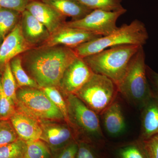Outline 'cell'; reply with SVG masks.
I'll return each mask as SVG.
<instances>
[{"mask_svg":"<svg viewBox=\"0 0 158 158\" xmlns=\"http://www.w3.org/2000/svg\"><path fill=\"white\" fill-rule=\"evenodd\" d=\"M20 56L25 70L40 88H59L65 69L78 57L73 49L62 45L33 48Z\"/></svg>","mask_w":158,"mask_h":158,"instance_id":"obj_1","label":"cell"},{"mask_svg":"<svg viewBox=\"0 0 158 158\" xmlns=\"http://www.w3.org/2000/svg\"><path fill=\"white\" fill-rule=\"evenodd\" d=\"M141 47L133 44L117 46L83 59L94 73L108 77L118 86L126 73L131 60Z\"/></svg>","mask_w":158,"mask_h":158,"instance_id":"obj_2","label":"cell"},{"mask_svg":"<svg viewBox=\"0 0 158 158\" xmlns=\"http://www.w3.org/2000/svg\"><path fill=\"white\" fill-rule=\"evenodd\" d=\"M148 37L144 24L136 19L118 27L109 35L85 43L73 49L78 56L83 58L117 46L133 44L143 46Z\"/></svg>","mask_w":158,"mask_h":158,"instance_id":"obj_3","label":"cell"},{"mask_svg":"<svg viewBox=\"0 0 158 158\" xmlns=\"http://www.w3.org/2000/svg\"><path fill=\"white\" fill-rule=\"evenodd\" d=\"M143 46L133 57L127 71L117 86L118 92L135 106L142 107L153 95L147 75Z\"/></svg>","mask_w":158,"mask_h":158,"instance_id":"obj_4","label":"cell"},{"mask_svg":"<svg viewBox=\"0 0 158 158\" xmlns=\"http://www.w3.org/2000/svg\"><path fill=\"white\" fill-rule=\"evenodd\" d=\"M16 98V109L28 113L40 123L65 121L60 110L40 88H18Z\"/></svg>","mask_w":158,"mask_h":158,"instance_id":"obj_5","label":"cell"},{"mask_svg":"<svg viewBox=\"0 0 158 158\" xmlns=\"http://www.w3.org/2000/svg\"><path fill=\"white\" fill-rule=\"evenodd\" d=\"M65 96L69 124L77 138L82 136L87 140H99L103 137L98 115L91 110L74 94Z\"/></svg>","mask_w":158,"mask_h":158,"instance_id":"obj_6","label":"cell"},{"mask_svg":"<svg viewBox=\"0 0 158 158\" xmlns=\"http://www.w3.org/2000/svg\"><path fill=\"white\" fill-rule=\"evenodd\" d=\"M118 92L117 86L112 80L94 73L75 94L98 115H101L116 101Z\"/></svg>","mask_w":158,"mask_h":158,"instance_id":"obj_7","label":"cell"},{"mask_svg":"<svg viewBox=\"0 0 158 158\" xmlns=\"http://www.w3.org/2000/svg\"><path fill=\"white\" fill-rule=\"evenodd\" d=\"M126 11L125 9L117 11L93 10L81 19L66 22L64 25L100 36H106L118 28L116 26L117 20Z\"/></svg>","mask_w":158,"mask_h":158,"instance_id":"obj_8","label":"cell"},{"mask_svg":"<svg viewBox=\"0 0 158 158\" xmlns=\"http://www.w3.org/2000/svg\"><path fill=\"white\" fill-rule=\"evenodd\" d=\"M94 73L83 58L78 57L65 69L59 83V89L64 95L76 94Z\"/></svg>","mask_w":158,"mask_h":158,"instance_id":"obj_9","label":"cell"},{"mask_svg":"<svg viewBox=\"0 0 158 158\" xmlns=\"http://www.w3.org/2000/svg\"><path fill=\"white\" fill-rule=\"evenodd\" d=\"M41 139L52 149L57 150L74 141L77 138L73 128L65 121L40 123Z\"/></svg>","mask_w":158,"mask_h":158,"instance_id":"obj_10","label":"cell"},{"mask_svg":"<svg viewBox=\"0 0 158 158\" xmlns=\"http://www.w3.org/2000/svg\"><path fill=\"white\" fill-rule=\"evenodd\" d=\"M102 37L82 29L62 26L51 34L50 37L42 46L62 45L71 48L90 40Z\"/></svg>","mask_w":158,"mask_h":158,"instance_id":"obj_11","label":"cell"},{"mask_svg":"<svg viewBox=\"0 0 158 158\" xmlns=\"http://www.w3.org/2000/svg\"><path fill=\"white\" fill-rule=\"evenodd\" d=\"M26 10L42 23L51 34L64 25L66 17L41 0H32Z\"/></svg>","mask_w":158,"mask_h":158,"instance_id":"obj_12","label":"cell"},{"mask_svg":"<svg viewBox=\"0 0 158 158\" xmlns=\"http://www.w3.org/2000/svg\"><path fill=\"white\" fill-rule=\"evenodd\" d=\"M9 119L20 139L26 142L41 139L42 130L40 123L28 113L16 109Z\"/></svg>","mask_w":158,"mask_h":158,"instance_id":"obj_13","label":"cell"},{"mask_svg":"<svg viewBox=\"0 0 158 158\" xmlns=\"http://www.w3.org/2000/svg\"><path fill=\"white\" fill-rule=\"evenodd\" d=\"M20 23L24 39L32 48L42 46L50 37L45 26L27 10L22 13Z\"/></svg>","mask_w":158,"mask_h":158,"instance_id":"obj_14","label":"cell"},{"mask_svg":"<svg viewBox=\"0 0 158 158\" xmlns=\"http://www.w3.org/2000/svg\"><path fill=\"white\" fill-rule=\"evenodd\" d=\"M31 48L23 37L19 22L0 46V73L11 59Z\"/></svg>","mask_w":158,"mask_h":158,"instance_id":"obj_15","label":"cell"},{"mask_svg":"<svg viewBox=\"0 0 158 158\" xmlns=\"http://www.w3.org/2000/svg\"><path fill=\"white\" fill-rule=\"evenodd\" d=\"M141 109L140 139L144 141L158 135V96L153 94Z\"/></svg>","mask_w":158,"mask_h":158,"instance_id":"obj_16","label":"cell"},{"mask_svg":"<svg viewBox=\"0 0 158 158\" xmlns=\"http://www.w3.org/2000/svg\"><path fill=\"white\" fill-rule=\"evenodd\" d=\"M105 130L110 135L116 136L125 130L126 123L121 106L115 101L102 113Z\"/></svg>","mask_w":158,"mask_h":158,"instance_id":"obj_17","label":"cell"},{"mask_svg":"<svg viewBox=\"0 0 158 158\" xmlns=\"http://www.w3.org/2000/svg\"><path fill=\"white\" fill-rule=\"evenodd\" d=\"M41 1L52 7L65 17L71 18L72 21L81 19L92 11L76 0Z\"/></svg>","mask_w":158,"mask_h":158,"instance_id":"obj_18","label":"cell"},{"mask_svg":"<svg viewBox=\"0 0 158 158\" xmlns=\"http://www.w3.org/2000/svg\"><path fill=\"white\" fill-rule=\"evenodd\" d=\"M21 15L19 11L0 8V46L17 25Z\"/></svg>","mask_w":158,"mask_h":158,"instance_id":"obj_19","label":"cell"},{"mask_svg":"<svg viewBox=\"0 0 158 158\" xmlns=\"http://www.w3.org/2000/svg\"><path fill=\"white\" fill-rule=\"evenodd\" d=\"M9 64L11 72L16 81L18 88H40L37 82L31 77L25 70L23 66L20 55L11 59L9 62Z\"/></svg>","mask_w":158,"mask_h":158,"instance_id":"obj_20","label":"cell"},{"mask_svg":"<svg viewBox=\"0 0 158 158\" xmlns=\"http://www.w3.org/2000/svg\"><path fill=\"white\" fill-rule=\"evenodd\" d=\"M117 156L118 158H149L144 141L140 139L122 146Z\"/></svg>","mask_w":158,"mask_h":158,"instance_id":"obj_21","label":"cell"},{"mask_svg":"<svg viewBox=\"0 0 158 158\" xmlns=\"http://www.w3.org/2000/svg\"><path fill=\"white\" fill-rule=\"evenodd\" d=\"M2 85L6 96L16 106V91L18 86L10 68V64L6 65L2 73Z\"/></svg>","mask_w":158,"mask_h":158,"instance_id":"obj_22","label":"cell"},{"mask_svg":"<svg viewBox=\"0 0 158 158\" xmlns=\"http://www.w3.org/2000/svg\"><path fill=\"white\" fill-rule=\"evenodd\" d=\"M50 148L41 139L26 142L24 158H51Z\"/></svg>","mask_w":158,"mask_h":158,"instance_id":"obj_23","label":"cell"},{"mask_svg":"<svg viewBox=\"0 0 158 158\" xmlns=\"http://www.w3.org/2000/svg\"><path fill=\"white\" fill-rule=\"evenodd\" d=\"M40 88L48 97L51 101L60 110L64 116L65 121L69 124L67 105L65 97L64 98V94L59 88L56 87H47Z\"/></svg>","mask_w":158,"mask_h":158,"instance_id":"obj_24","label":"cell"},{"mask_svg":"<svg viewBox=\"0 0 158 158\" xmlns=\"http://www.w3.org/2000/svg\"><path fill=\"white\" fill-rule=\"evenodd\" d=\"M91 10L117 11L124 9L121 0H76Z\"/></svg>","mask_w":158,"mask_h":158,"instance_id":"obj_25","label":"cell"},{"mask_svg":"<svg viewBox=\"0 0 158 158\" xmlns=\"http://www.w3.org/2000/svg\"><path fill=\"white\" fill-rule=\"evenodd\" d=\"M26 149V141L19 138L0 148V158H24Z\"/></svg>","mask_w":158,"mask_h":158,"instance_id":"obj_26","label":"cell"},{"mask_svg":"<svg viewBox=\"0 0 158 158\" xmlns=\"http://www.w3.org/2000/svg\"><path fill=\"white\" fill-rule=\"evenodd\" d=\"M18 138L10 119L0 120V148L14 142Z\"/></svg>","mask_w":158,"mask_h":158,"instance_id":"obj_27","label":"cell"},{"mask_svg":"<svg viewBox=\"0 0 158 158\" xmlns=\"http://www.w3.org/2000/svg\"><path fill=\"white\" fill-rule=\"evenodd\" d=\"M2 73H0V118L9 119L16 111V106L5 94L2 85Z\"/></svg>","mask_w":158,"mask_h":158,"instance_id":"obj_28","label":"cell"},{"mask_svg":"<svg viewBox=\"0 0 158 158\" xmlns=\"http://www.w3.org/2000/svg\"><path fill=\"white\" fill-rule=\"evenodd\" d=\"M32 0H0V8L12 9L22 13Z\"/></svg>","mask_w":158,"mask_h":158,"instance_id":"obj_29","label":"cell"},{"mask_svg":"<svg viewBox=\"0 0 158 158\" xmlns=\"http://www.w3.org/2000/svg\"><path fill=\"white\" fill-rule=\"evenodd\" d=\"M143 141L149 158H158V135Z\"/></svg>","mask_w":158,"mask_h":158,"instance_id":"obj_30","label":"cell"},{"mask_svg":"<svg viewBox=\"0 0 158 158\" xmlns=\"http://www.w3.org/2000/svg\"><path fill=\"white\" fill-rule=\"evenodd\" d=\"M75 158H96V156L88 144L85 142H81L78 144Z\"/></svg>","mask_w":158,"mask_h":158,"instance_id":"obj_31","label":"cell"},{"mask_svg":"<svg viewBox=\"0 0 158 158\" xmlns=\"http://www.w3.org/2000/svg\"><path fill=\"white\" fill-rule=\"evenodd\" d=\"M78 147V144L76 141L71 142L61 152L58 158H75Z\"/></svg>","mask_w":158,"mask_h":158,"instance_id":"obj_32","label":"cell"},{"mask_svg":"<svg viewBox=\"0 0 158 158\" xmlns=\"http://www.w3.org/2000/svg\"><path fill=\"white\" fill-rule=\"evenodd\" d=\"M148 79L151 84V90L153 94L158 96V73L152 70L148 66L147 67Z\"/></svg>","mask_w":158,"mask_h":158,"instance_id":"obj_33","label":"cell"},{"mask_svg":"<svg viewBox=\"0 0 158 158\" xmlns=\"http://www.w3.org/2000/svg\"><path fill=\"white\" fill-rule=\"evenodd\" d=\"M1 120V118H0V120Z\"/></svg>","mask_w":158,"mask_h":158,"instance_id":"obj_34","label":"cell"}]
</instances>
